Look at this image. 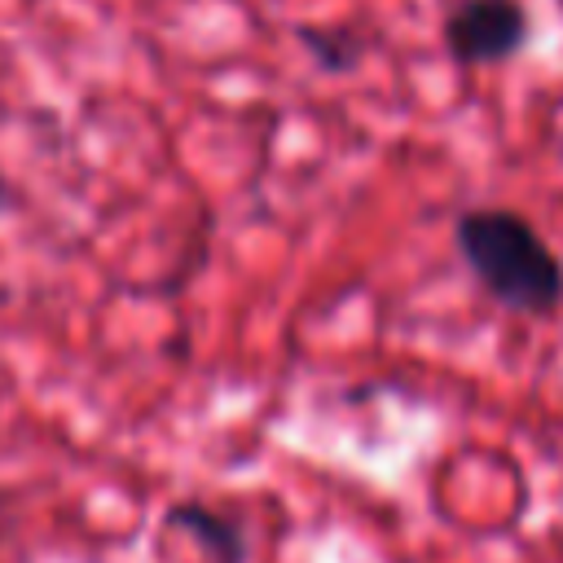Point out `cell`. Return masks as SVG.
Returning <instances> with one entry per match:
<instances>
[{
    "label": "cell",
    "mask_w": 563,
    "mask_h": 563,
    "mask_svg": "<svg viewBox=\"0 0 563 563\" xmlns=\"http://www.w3.org/2000/svg\"><path fill=\"white\" fill-rule=\"evenodd\" d=\"M440 40L449 62L462 70L506 66L532 44V13L523 0H453L444 9Z\"/></svg>",
    "instance_id": "7a4b0ae2"
},
{
    "label": "cell",
    "mask_w": 563,
    "mask_h": 563,
    "mask_svg": "<svg viewBox=\"0 0 563 563\" xmlns=\"http://www.w3.org/2000/svg\"><path fill=\"white\" fill-rule=\"evenodd\" d=\"M4 207H9V180H4V172H0V216H4Z\"/></svg>",
    "instance_id": "5b68a950"
},
{
    "label": "cell",
    "mask_w": 563,
    "mask_h": 563,
    "mask_svg": "<svg viewBox=\"0 0 563 563\" xmlns=\"http://www.w3.org/2000/svg\"><path fill=\"white\" fill-rule=\"evenodd\" d=\"M295 44L308 53V62L321 70V75H352L361 70L365 53H369V40L352 26H312V22H295L290 26Z\"/></svg>",
    "instance_id": "277c9868"
},
{
    "label": "cell",
    "mask_w": 563,
    "mask_h": 563,
    "mask_svg": "<svg viewBox=\"0 0 563 563\" xmlns=\"http://www.w3.org/2000/svg\"><path fill=\"white\" fill-rule=\"evenodd\" d=\"M453 246L493 303L537 321L563 308V255L515 207H466Z\"/></svg>",
    "instance_id": "6da1fadb"
},
{
    "label": "cell",
    "mask_w": 563,
    "mask_h": 563,
    "mask_svg": "<svg viewBox=\"0 0 563 563\" xmlns=\"http://www.w3.org/2000/svg\"><path fill=\"white\" fill-rule=\"evenodd\" d=\"M554 9H559V13H563V0H554Z\"/></svg>",
    "instance_id": "8992f818"
},
{
    "label": "cell",
    "mask_w": 563,
    "mask_h": 563,
    "mask_svg": "<svg viewBox=\"0 0 563 563\" xmlns=\"http://www.w3.org/2000/svg\"><path fill=\"white\" fill-rule=\"evenodd\" d=\"M163 523L189 532L216 563H246L242 528H238L229 515H220V510H211V506H202V501H176V506H167Z\"/></svg>",
    "instance_id": "3957f363"
}]
</instances>
